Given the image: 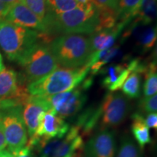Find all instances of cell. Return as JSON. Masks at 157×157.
<instances>
[{"label": "cell", "instance_id": "6da1fadb", "mask_svg": "<svg viewBox=\"0 0 157 157\" xmlns=\"http://www.w3.org/2000/svg\"><path fill=\"white\" fill-rule=\"evenodd\" d=\"M98 13L93 2L60 14L46 13L43 20L45 29L44 32L39 33V40L49 44L62 34H93L98 25Z\"/></svg>", "mask_w": 157, "mask_h": 157}, {"label": "cell", "instance_id": "7a4b0ae2", "mask_svg": "<svg viewBox=\"0 0 157 157\" xmlns=\"http://www.w3.org/2000/svg\"><path fill=\"white\" fill-rule=\"evenodd\" d=\"M90 72L87 66L79 68L58 67L48 76L27 86L29 95L48 98L78 87Z\"/></svg>", "mask_w": 157, "mask_h": 157}, {"label": "cell", "instance_id": "3957f363", "mask_svg": "<svg viewBox=\"0 0 157 157\" xmlns=\"http://www.w3.org/2000/svg\"><path fill=\"white\" fill-rule=\"evenodd\" d=\"M57 63L64 68H79L92 53L89 39L82 34L57 36L49 44Z\"/></svg>", "mask_w": 157, "mask_h": 157}, {"label": "cell", "instance_id": "277c9868", "mask_svg": "<svg viewBox=\"0 0 157 157\" xmlns=\"http://www.w3.org/2000/svg\"><path fill=\"white\" fill-rule=\"evenodd\" d=\"M38 41L37 31L0 19V47L10 60L19 63Z\"/></svg>", "mask_w": 157, "mask_h": 157}, {"label": "cell", "instance_id": "5b68a950", "mask_svg": "<svg viewBox=\"0 0 157 157\" xmlns=\"http://www.w3.org/2000/svg\"><path fill=\"white\" fill-rule=\"evenodd\" d=\"M36 151L39 157H84V141L75 125L60 139L43 140L32 137L27 144Z\"/></svg>", "mask_w": 157, "mask_h": 157}, {"label": "cell", "instance_id": "8992f818", "mask_svg": "<svg viewBox=\"0 0 157 157\" xmlns=\"http://www.w3.org/2000/svg\"><path fill=\"white\" fill-rule=\"evenodd\" d=\"M19 63L22 66L29 84L44 78L58 67L49 44L42 42H36Z\"/></svg>", "mask_w": 157, "mask_h": 157}, {"label": "cell", "instance_id": "52a82bcc", "mask_svg": "<svg viewBox=\"0 0 157 157\" xmlns=\"http://www.w3.org/2000/svg\"><path fill=\"white\" fill-rule=\"evenodd\" d=\"M23 105H17L0 111L7 146L13 153L24 147L28 143V132L23 119Z\"/></svg>", "mask_w": 157, "mask_h": 157}, {"label": "cell", "instance_id": "ba28073f", "mask_svg": "<svg viewBox=\"0 0 157 157\" xmlns=\"http://www.w3.org/2000/svg\"><path fill=\"white\" fill-rule=\"evenodd\" d=\"M130 110L128 98L122 93L109 92L99 105V130L115 128L122 124Z\"/></svg>", "mask_w": 157, "mask_h": 157}, {"label": "cell", "instance_id": "9c48e42d", "mask_svg": "<svg viewBox=\"0 0 157 157\" xmlns=\"http://www.w3.org/2000/svg\"><path fill=\"white\" fill-rule=\"evenodd\" d=\"M51 109L62 119L72 117L83 109L87 100V95L81 86L70 91L59 93L46 98Z\"/></svg>", "mask_w": 157, "mask_h": 157}, {"label": "cell", "instance_id": "30bf717a", "mask_svg": "<svg viewBox=\"0 0 157 157\" xmlns=\"http://www.w3.org/2000/svg\"><path fill=\"white\" fill-rule=\"evenodd\" d=\"M114 134L110 129L99 130L84 144V157H116Z\"/></svg>", "mask_w": 157, "mask_h": 157}, {"label": "cell", "instance_id": "8fae6325", "mask_svg": "<svg viewBox=\"0 0 157 157\" xmlns=\"http://www.w3.org/2000/svg\"><path fill=\"white\" fill-rule=\"evenodd\" d=\"M51 109L46 98L29 95L23 104V119L29 138L34 136L45 112Z\"/></svg>", "mask_w": 157, "mask_h": 157}, {"label": "cell", "instance_id": "7c38bea8", "mask_svg": "<svg viewBox=\"0 0 157 157\" xmlns=\"http://www.w3.org/2000/svg\"><path fill=\"white\" fill-rule=\"evenodd\" d=\"M69 128V124L50 109L43 115L38 128L31 137H38L43 140L60 139L66 135Z\"/></svg>", "mask_w": 157, "mask_h": 157}, {"label": "cell", "instance_id": "4fadbf2b", "mask_svg": "<svg viewBox=\"0 0 157 157\" xmlns=\"http://www.w3.org/2000/svg\"><path fill=\"white\" fill-rule=\"evenodd\" d=\"M29 95L27 88L19 84L15 71L5 68L0 72V100H13L23 105Z\"/></svg>", "mask_w": 157, "mask_h": 157}, {"label": "cell", "instance_id": "5bb4252c", "mask_svg": "<svg viewBox=\"0 0 157 157\" xmlns=\"http://www.w3.org/2000/svg\"><path fill=\"white\" fill-rule=\"evenodd\" d=\"M5 18L15 24L39 33L44 32L45 29L43 21L37 17L22 2L11 5Z\"/></svg>", "mask_w": 157, "mask_h": 157}, {"label": "cell", "instance_id": "9a60e30c", "mask_svg": "<svg viewBox=\"0 0 157 157\" xmlns=\"http://www.w3.org/2000/svg\"><path fill=\"white\" fill-rule=\"evenodd\" d=\"M129 23L120 21L109 29L95 31L88 38L91 52L108 50L113 46L123 29Z\"/></svg>", "mask_w": 157, "mask_h": 157}, {"label": "cell", "instance_id": "2e32d148", "mask_svg": "<svg viewBox=\"0 0 157 157\" xmlns=\"http://www.w3.org/2000/svg\"><path fill=\"white\" fill-rule=\"evenodd\" d=\"M98 73L105 75L102 80L103 87L106 88L109 92H117L122 87L131 71L127 68V64L122 63L102 68Z\"/></svg>", "mask_w": 157, "mask_h": 157}, {"label": "cell", "instance_id": "e0dca14e", "mask_svg": "<svg viewBox=\"0 0 157 157\" xmlns=\"http://www.w3.org/2000/svg\"><path fill=\"white\" fill-rule=\"evenodd\" d=\"M119 50V45L116 44L108 50L92 52L86 62L85 66L90 67V71L93 75L97 74L102 69L103 66L116 57Z\"/></svg>", "mask_w": 157, "mask_h": 157}, {"label": "cell", "instance_id": "ac0fdd59", "mask_svg": "<svg viewBox=\"0 0 157 157\" xmlns=\"http://www.w3.org/2000/svg\"><path fill=\"white\" fill-rule=\"evenodd\" d=\"M132 120L131 130L138 147L142 151L147 145L151 142L150 130L146 124L144 117L139 112L133 113Z\"/></svg>", "mask_w": 157, "mask_h": 157}, {"label": "cell", "instance_id": "d6986e66", "mask_svg": "<svg viewBox=\"0 0 157 157\" xmlns=\"http://www.w3.org/2000/svg\"><path fill=\"white\" fill-rule=\"evenodd\" d=\"M156 0H142L135 11L134 22L135 24L140 23L143 25H148L156 19Z\"/></svg>", "mask_w": 157, "mask_h": 157}, {"label": "cell", "instance_id": "ffe728a7", "mask_svg": "<svg viewBox=\"0 0 157 157\" xmlns=\"http://www.w3.org/2000/svg\"><path fill=\"white\" fill-rule=\"evenodd\" d=\"M92 0H47V13L60 14L85 6Z\"/></svg>", "mask_w": 157, "mask_h": 157}, {"label": "cell", "instance_id": "44dd1931", "mask_svg": "<svg viewBox=\"0 0 157 157\" xmlns=\"http://www.w3.org/2000/svg\"><path fill=\"white\" fill-rule=\"evenodd\" d=\"M141 74L132 71L124 82L121 90L125 97L134 99L140 97L141 93Z\"/></svg>", "mask_w": 157, "mask_h": 157}, {"label": "cell", "instance_id": "7402d4cb", "mask_svg": "<svg viewBox=\"0 0 157 157\" xmlns=\"http://www.w3.org/2000/svg\"><path fill=\"white\" fill-rule=\"evenodd\" d=\"M142 0H119L117 7L118 20L129 23L134 17L135 11Z\"/></svg>", "mask_w": 157, "mask_h": 157}, {"label": "cell", "instance_id": "603a6c76", "mask_svg": "<svg viewBox=\"0 0 157 157\" xmlns=\"http://www.w3.org/2000/svg\"><path fill=\"white\" fill-rule=\"evenodd\" d=\"M157 93V72L156 61L150 62L148 68L145 73V82L143 94L145 97L156 95Z\"/></svg>", "mask_w": 157, "mask_h": 157}, {"label": "cell", "instance_id": "cb8c5ba5", "mask_svg": "<svg viewBox=\"0 0 157 157\" xmlns=\"http://www.w3.org/2000/svg\"><path fill=\"white\" fill-rule=\"evenodd\" d=\"M117 157H143V156L141 150L135 141L128 135H124L121 139Z\"/></svg>", "mask_w": 157, "mask_h": 157}, {"label": "cell", "instance_id": "d4e9b609", "mask_svg": "<svg viewBox=\"0 0 157 157\" xmlns=\"http://www.w3.org/2000/svg\"><path fill=\"white\" fill-rule=\"evenodd\" d=\"M156 28L151 27L145 30L139 38V45L143 52H147L154 46L156 42Z\"/></svg>", "mask_w": 157, "mask_h": 157}, {"label": "cell", "instance_id": "484cf974", "mask_svg": "<svg viewBox=\"0 0 157 157\" xmlns=\"http://www.w3.org/2000/svg\"><path fill=\"white\" fill-rule=\"evenodd\" d=\"M47 0H21L37 17L43 21L47 13Z\"/></svg>", "mask_w": 157, "mask_h": 157}, {"label": "cell", "instance_id": "4316f807", "mask_svg": "<svg viewBox=\"0 0 157 157\" xmlns=\"http://www.w3.org/2000/svg\"><path fill=\"white\" fill-rule=\"evenodd\" d=\"M139 109L140 114L143 113H156L157 111V95H154L150 97H144L139 103Z\"/></svg>", "mask_w": 157, "mask_h": 157}, {"label": "cell", "instance_id": "83f0119b", "mask_svg": "<svg viewBox=\"0 0 157 157\" xmlns=\"http://www.w3.org/2000/svg\"><path fill=\"white\" fill-rule=\"evenodd\" d=\"M11 154L13 157H39L36 151L28 145H25L23 148Z\"/></svg>", "mask_w": 157, "mask_h": 157}, {"label": "cell", "instance_id": "f1b7e54d", "mask_svg": "<svg viewBox=\"0 0 157 157\" xmlns=\"http://www.w3.org/2000/svg\"><path fill=\"white\" fill-rule=\"evenodd\" d=\"M92 2L98 8L107 7L117 11L119 0H92Z\"/></svg>", "mask_w": 157, "mask_h": 157}, {"label": "cell", "instance_id": "f546056e", "mask_svg": "<svg viewBox=\"0 0 157 157\" xmlns=\"http://www.w3.org/2000/svg\"><path fill=\"white\" fill-rule=\"evenodd\" d=\"M145 122L147 127L149 129H157V113H148L146 118H144Z\"/></svg>", "mask_w": 157, "mask_h": 157}, {"label": "cell", "instance_id": "4dcf8cb0", "mask_svg": "<svg viewBox=\"0 0 157 157\" xmlns=\"http://www.w3.org/2000/svg\"><path fill=\"white\" fill-rule=\"evenodd\" d=\"M17 105H21V104L13 100H0V111Z\"/></svg>", "mask_w": 157, "mask_h": 157}, {"label": "cell", "instance_id": "1f68e13d", "mask_svg": "<svg viewBox=\"0 0 157 157\" xmlns=\"http://www.w3.org/2000/svg\"><path fill=\"white\" fill-rule=\"evenodd\" d=\"M10 6L0 1V19L5 18L10 8Z\"/></svg>", "mask_w": 157, "mask_h": 157}, {"label": "cell", "instance_id": "d6a6232c", "mask_svg": "<svg viewBox=\"0 0 157 157\" xmlns=\"http://www.w3.org/2000/svg\"><path fill=\"white\" fill-rule=\"evenodd\" d=\"M7 147V143H6L5 134H4L2 124L0 121V151L4 150Z\"/></svg>", "mask_w": 157, "mask_h": 157}, {"label": "cell", "instance_id": "836d02e7", "mask_svg": "<svg viewBox=\"0 0 157 157\" xmlns=\"http://www.w3.org/2000/svg\"><path fill=\"white\" fill-rule=\"evenodd\" d=\"M0 157H13V156L9 151L4 149L0 151Z\"/></svg>", "mask_w": 157, "mask_h": 157}, {"label": "cell", "instance_id": "e575fe53", "mask_svg": "<svg viewBox=\"0 0 157 157\" xmlns=\"http://www.w3.org/2000/svg\"><path fill=\"white\" fill-rule=\"evenodd\" d=\"M0 1L2 2H4V3L7 4V5H13L15 3L19 2H21V0H0Z\"/></svg>", "mask_w": 157, "mask_h": 157}, {"label": "cell", "instance_id": "d590c367", "mask_svg": "<svg viewBox=\"0 0 157 157\" xmlns=\"http://www.w3.org/2000/svg\"><path fill=\"white\" fill-rule=\"evenodd\" d=\"M5 66H4V63H3V60H2V55L0 53V72L2 71L5 69Z\"/></svg>", "mask_w": 157, "mask_h": 157}]
</instances>
